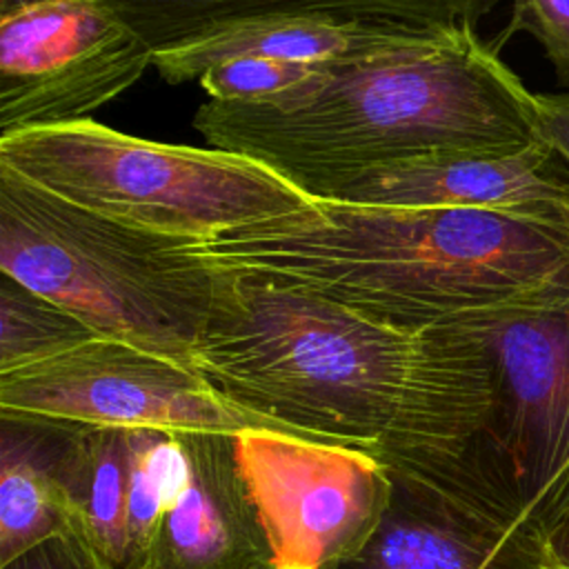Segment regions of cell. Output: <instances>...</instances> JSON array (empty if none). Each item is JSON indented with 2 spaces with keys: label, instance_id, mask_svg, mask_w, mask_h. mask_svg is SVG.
Here are the masks:
<instances>
[{
  "label": "cell",
  "instance_id": "3",
  "mask_svg": "<svg viewBox=\"0 0 569 569\" xmlns=\"http://www.w3.org/2000/svg\"><path fill=\"white\" fill-rule=\"evenodd\" d=\"M189 253L418 329L569 284V224L482 209L311 198Z\"/></svg>",
  "mask_w": 569,
  "mask_h": 569
},
{
  "label": "cell",
  "instance_id": "19",
  "mask_svg": "<svg viewBox=\"0 0 569 569\" xmlns=\"http://www.w3.org/2000/svg\"><path fill=\"white\" fill-rule=\"evenodd\" d=\"M529 33L545 51L560 87L569 89V2L520 0L511 7V18L496 42V49L513 33Z\"/></svg>",
  "mask_w": 569,
  "mask_h": 569
},
{
  "label": "cell",
  "instance_id": "16",
  "mask_svg": "<svg viewBox=\"0 0 569 569\" xmlns=\"http://www.w3.org/2000/svg\"><path fill=\"white\" fill-rule=\"evenodd\" d=\"M129 553L124 569H140L156 536L189 485V458L178 433L129 431Z\"/></svg>",
  "mask_w": 569,
  "mask_h": 569
},
{
  "label": "cell",
  "instance_id": "5",
  "mask_svg": "<svg viewBox=\"0 0 569 569\" xmlns=\"http://www.w3.org/2000/svg\"><path fill=\"white\" fill-rule=\"evenodd\" d=\"M0 169L107 220L198 242L311 200L247 156L153 142L91 118L0 136Z\"/></svg>",
  "mask_w": 569,
  "mask_h": 569
},
{
  "label": "cell",
  "instance_id": "20",
  "mask_svg": "<svg viewBox=\"0 0 569 569\" xmlns=\"http://www.w3.org/2000/svg\"><path fill=\"white\" fill-rule=\"evenodd\" d=\"M0 569H113L78 531L51 538Z\"/></svg>",
  "mask_w": 569,
  "mask_h": 569
},
{
  "label": "cell",
  "instance_id": "13",
  "mask_svg": "<svg viewBox=\"0 0 569 569\" xmlns=\"http://www.w3.org/2000/svg\"><path fill=\"white\" fill-rule=\"evenodd\" d=\"M189 485L140 569H276L236 458V436L178 433Z\"/></svg>",
  "mask_w": 569,
  "mask_h": 569
},
{
  "label": "cell",
  "instance_id": "15",
  "mask_svg": "<svg viewBox=\"0 0 569 569\" xmlns=\"http://www.w3.org/2000/svg\"><path fill=\"white\" fill-rule=\"evenodd\" d=\"M2 425L0 567L73 531L71 507L58 476V427L24 420Z\"/></svg>",
  "mask_w": 569,
  "mask_h": 569
},
{
  "label": "cell",
  "instance_id": "11",
  "mask_svg": "<svg viewBox=\"0 0 569 569\" xmlns=\"http://www.w3.org/2000/svg\"><path fill=\"white\" fill-rule=\"evenodd\" d=\"M447 325L476 338L491 358V440L533 520L569 491V284L469 311Z\"/></svg>",
  "mask_w": 569,
  "mask_h": 569
},
{
  "label": "cell",
  "instance_id": "1",
  "mask_svg": "<svg viewBox=\"0 0 569 569\" xmlns=\"http://www.w3.org/2000/svg\"><path fill=\"white\" fill-rule=\"evenodd\" d=\"M193 369L240 407L380 460L491 436L496 376L453 325L402 327L229 271Z\"/></svg>",
  "mask_w": 569,
  "mask_h": 569
},
{
  "label": "cell",
  "instance_id": "7",
  "mask_svg": "<svg viewBox=\"0 0 569 569\" xmlns=\"http://www.w3.org/2000/svg\"><path fill=\"white\" fill-rule=\"evenodd\" d=\"M389 509L340 569H547L538 529L491 436L433 456L382 460Z\"/></svg>",
  "mask_w": 569,
  "mask_h": 569
},
{
  "label": "cell",
  "instance_id": "14",
  "mask_svg": "<svg viewBox=\"0 0 569 569\" xmlns=\"http://www.w3.org/2000/svg\"><path fill=\"white\" fill-rule=\"evenodd\" d=\"M58 476L71 507L73 531L113 569H124L129 553V431L102 427H58Z\"/></svg>",
  "mask_w": 569,
  "mask_h": 569
},
{
  "label": "cell",
  "instance_id": "22",
  "mask_svg": "<svg viewBox=\"0 0 569 569\" xmlns=\"http://www.w3.org/2000/svg\"><path fill=\"white\" fill-rule=\"evenodd\" d=\"M536 136L569 164V91L536 93Z\"/></svg>",
  "mask_w": 569,
  "mask_h": 569
},
{
  "label": "cell",
  "instance_id": "12",
  "mask_svg": "<svg viewBox=\"0 0 569 569\" xmlns=\"http://www.w3.org/2000/svg\"><path fill=\"white\" fill-rule=\"evenodd\" d=\"M313 198L407 209H482L569 224V164L547 144L451 153L345 176Z\"/></svg>",
  "mask_w": 569,
  "mask_h": 569
},
{
  "label": "cell",
  "instance_id": "21",
  "mask_svg": "<svg viewBox=\"0 0 569 569\" xmlns=\"http://www.w3.org/2000/svg\"><path fill=\"white\" fill-rule=\"evenodd\" d=\"M547 569H569V491L549 502L536 518Z\"/></svg>",
  "mask_w": 569,
  "mask_h": 569
},
{
  "label": "cell",
  "instance_id": "10",
  "mask_svg": "<svg viewBox=\"0 0 569 569\" xmlns=\"http://www.w3.org/2000/svg\"><path fill=\"white\" fill-rule=\"evenodd\" d=\"M236 458L276 569H340L373 540L391 502L380 458L349 447L249 431Z\"/></svg>",
  "mask_w": 569,
  "mask_h": 569
},
{
  "label": "cell",
  "instance_id": "4",
  "mask_svg": "<svg viewBox=\"0 0 569 569\" xmlns=\"http://www.w3.org/2000/svg\"><path fill=\"white\" fill-rule=\"evenodd\" d=\"M191 242L107 220L0 169V273L98 338L193 369L229 271L189 253Z\"/></svg>",
  "mask_w": 569,
  "mask_h": 569
},
{
  "label": "cell",
  "instance_id": "9",
  "mask_svg": "<svg viewBox=\"0 0 569 569\" xmlns=\"http://www.w3.org/2000/svg\"><path fill=\"white\" fill-rule=\"evenodd\" d=\"M151 60V42L120 2H2L0 136L89 120L136 84Z\"/></svg>",
  "mask_w": 569,
  "mask_h": 569
},
{
  "label": "cell",
  "instance_id": "17",
  "mask_svg": "<svg viewBox=\"0 0 569 569\" xmlns=\"http://www.w3.org/2000/svg\"><path fill=\"white\" fill-rule=\"evenodd\" d=\"M91 338L98 336L76 316L2 276L0 373L44 360Z\"/></svg>",
  "mask_w": 569,
  "mask_h": 569
},
{
  "label": "cell",
  "instance_id": "2",
  "mask_svg": "<svg viewBox=\"0 0 569 569\" xmlns=\"http://www.w3.org/2000/svg\"><path fill=\"white\" fill-rule=\"evenodd\" d=\"M196 131L309 193L376 167L451 153H511L538 142L536 93L476 33L427 27L336 62L256 102L207 100Z\"/></svg>",
  "mask_w": 569,
  "mask_h": 569
},
{
  "label": "cell",
  "instance_id": "8",
  "mask_svg": "<svg viewBox=\"0 0 569 569\" xmlns=\"http://www.w3.org/2000/svg\"><path fill=\"white\" fill-rule=\"evenodd\" d=\"M2 420L164 433L249 431L316 440L229 400L196 369L109 338H91L0 373Z\"/></svg>",
  "mask_w": 569,
  "mask_h": 569
},
{
  "label": "cell",
  "instance_id": "6",
  "mask_svg": "<svg viewBox=\"0 0 569 569\" xmlns=\"http://www.w3.org/2000/svg\"><path fill=\"white\" fill-rule=\"evenodd\" d=\"M171 82L200 80L231 58L336 62L451 20H478L491 2H120Z\"/></svg>",
  "mask_w": 569,
  "mask_h": 569
},
{
  "label": "cell",
  "instance_id": "18",
  "mask_svg": "<svg viewBox=\"0 0 569 569\" xmlns=\"http://www.w3.org/2000/svg\"><path fill=\"white\" fill-rule=\"evenodd\" d=\"M318 67L260 56L231 58L207 69L200 84L218 102H256L298 87L313 78Z\"/></svg>",
  "mask_w": 569,
  "mask_h": 569
}]
</instances>
